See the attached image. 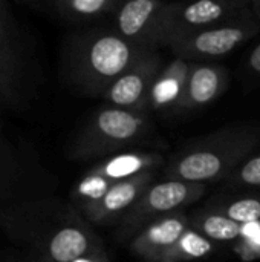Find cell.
<instances>
[{
	"mask_svg": "<svg viewBox=\"0 0 260 262\" xmlns=\"http://www.w3.org/2000/svg\"><path fill=\"white\" fill-rule=\"evenodd\" d=\"M0 230L14 244L52 262H78L106 252L84 216L57 196L0 206Z\"/></svg>",
	"mask_w": 260,
	"mask_h": 262,
	"instance_id": "6da1fadb",
	"label": "cell"
},
{
	"mask_svg": "<svg viewBox=\"0 0 260 262\" xmlns=\"http://www.w3.org/2000/svg\"><path fill=\"white\" fill-rule=\"evenodd\" d=\"M149 49L139 48L113 28L92 26L70 32L61 49V77L72 89L103 97Z\"/></svg>",
	"mask_w": 260,
	"mask_h": 262,
	"instance_id": "7a4b0ae2",
	"label": "cell"
},
{
	"mask_svg": "<svg viewBox=\"0 0 260 262\" xmlns=\"http://www.w3.org/2000/svg\"><path fill=\"white\" fill-rule=\"evenodd\" d=\"M259 146V123L219 129L184 146L164 167L162 180L204 186L227 180Z\"/></svg>",
	"mask_w": 260,
	"mask_h": 262,
	"instance_id": "3957f363",
	"label": "cell"
},
{
	"mask_svg": "<svg viewBox=\"0 0 260 262\" xmlns=\"http://www.w3.org/2000/svg\"><path fill=\"white\" fill-rule=\"evenodd\" d=\"M40 84L32 37L0 0V112L28 107Z\"/></svg>",
	"mask_w": 260,
	"mask_h": 262,
	"instance_id": "277c9868",
	"label": "cell"
},
{
	"mask_svg": "<svg viewBox=\"0 0 260 262\" xmlns=\"http://www.w3.org/2000/svg\"><path fill=\"white\" fill-rule=\"evenodd\" d=\"M149 111H130L116 106L98 109L77 132L67 146V157L75 161L106 160L123 154L147 137Z\"/></svg>",
	"mask_w": 260,
	"mask_h": 262,
	"instance_id": "5b68a950",
	"label": "cell"
},
{
	"mask_svg": "<svg viewBox=\"0 0 260 262\" xmlns=\"http://www.w3.org/2000/svg\"><path fill=\"white\" fill-rule=\"evenodd\" d=\"M57 186V178L32 147L12 141L0 130V206L54 196Z\"/></svg>",
	"mask_w": 260,
	"mask_h": 262,
	"instance_id": "8992f818",
	"label": "cell"
},
{
	"mask_svg": "<svg viewBox=\"0 0 260 262\" xmlns=\"http://www.w3.org/2000/svg\"><path fill=\"white\" fill-rule=\"evenodd\" d=\"M207 186L184 183L176 180H162L150 184L136 204L124 215L116 226V241H132L143 229L172 213L182 212L205 193Z\"/></svg>",
	"mask_w": 260,
	"mask_h": 262,
	"instance_id": "52a82bcc",
	"label": "cell"
},
{
	"mask_svg": "<svg viewBox=\"0 0 260 262\" xmlns=\"http://www.w3.org/2000/svg\"><path fill=\"white\" fill-rule=\"evenodd\" d=\"M260 32V21L248 8L239 17L175 40L169 49L185 61H211L224 57Z\"/></svg>",
	"mask_w": 260,
	"mask_h": 262,
	"instance_id": "ba28073f",
	"label": "cell"
},
{
	"mask_svg": "<svg viewBox=\"0 0 260 262\" xmlns=\"http://www.w3.org/2000/svg\"><path fill=\"white\" fill-rule=\"evenodd\" d=\"M251 0H198L195 3H167L161 48L175 40L239 17Z\"/></svg>",
	"mask_w": 260,
	"mask_h": 262,
	"instance_id": "9c48e42d",
	"label": "cell"
},
{
	"mask_svg": "<svg viewBox=\"0 0 260 262\" xmlns=\"http://www.w3.org/2000/svg\"><path fill=\"white\" fill-rule=\"evenodd\" d=\"M167 3L161 0L123 2L113 15V29L139 48L158 51Z\"/></svg>",
	"mask_w": 260,
	"mask_h": 262,
	"instance_id": "30bf717a",
	"label": "cell"
},
{
	"mask_svg": "<svg viewBox=\"0 0 260 262\" xmlns=\"http://www.w3.org/2000/svg\"><path fill=\"white\" fill-rule=\"evenodd\" d=\"M164 64L158 51H149L106 91L103 98L121 109L150 111V92Z\"/></svg>",
	"mask_w": 260,
	"mask_h": 262,
	"instance_id": "8fae6325",
	"label": "cell"
},
{
	"mask_svg": "<svg viewBox=\"0 0 260 262\" xmlns=\"http://www.w3.org/2000/svg\"><path fill=\"white\" fill-rule=\"evenodd\" d=\"M155 183V172L135 177L127 181L116 183L109 192L92 206L86 207L80 213L92 226H112L120 224L124 215L136 204L146 189Z\"/></svg>",
	"mask_w": 260,
	"mask_h": 262,
	"instance_id": "7c38bea8",
	"label": "cell"
},
{
	"mask_svg": "<svg viewBox=\"0 0 260 262\" xmlns=\"http://www.w3.org/2000/svg\"><path fill=\"white\" fill-rule=\"evenodd\" d=\"M188 227L190 218L184 212L172 213L143 229L129 243V249L143 261L162 262Z\"/></svg>",
	"mask_w": 260,
	"mask_h": 262,
	"instance_id": "4fadbf2b",
	"label": "cell"
},
{
	"mask_svg": "<svg viewBox=\"0 0 260 262\" xmlns=\"http://www.w3.org/2000/svg\"><path fill=\"white\" fill-rule=\"evenodd\" d=\"M228 86V71L216 63L195 61L175 111H195L216 101Z\"/></svg>",
	"mask_w": 260,
	"mask_h": 262,
	"instance_id": "5bb4252c",
	"label": "cell"
},
{
	"mask_svg": "<svg viewBox=\"0 0 260 262\" xmlns=\"http://www.w3.org/2000/svg\"><path fill=\"white\" fill-rule=\"evenodd\" d=\"M121 3L120 0H40L28 5L83 29L98 26L104 18L113 17Z\"/></svg>",
	"mask_w": 260,
	"mask_h": 262,
	"instance_id": "9a60e30c",
	"label": "cell"
},
{
	"mask_svg": "<svg viewBox=\"0 0 260 262\" xmlns=\"http://www.w3.org/2000/svg\"><path fill=\"white\" fill-rule=\"evenodd\" d=\"M162 164L164 157L158 152H123L97 163L89 172L116 184L144 173L156 172Z\"/></svg>",
	"mask_w": 260,
	"mask_h": 262,
	"instance_id": "2e32d148",
	"label": "cell"
},
{
	"mask_svg": "<svg viewBox=\"0 0 260 262\" xmlns=\"http://www.w3.org/2000/svg\"><path fill=\"white\" fill-rule=\"evenodd\" d=\"M190 64V61L178 57L164 64L150 92V111H175L182 97Z\"/></svg>",
	"mask_w": 260,
	"mask_h": 262,
	"instance_id": "e0dca14e",
	"label": "cell"
},
{
	"mask_svg": "<svg viewBox=\"0 0 260 262\" xmlns=\"http://www.w3.org/2000/svg\"><path fill=\"white\" fill-rule=\"evenodd\" d=\"M190 227L207 239L216 243H238L244 236V226L234 223L225 215L204 209L190 218Z\"/></svg>",
	"mask_w": 260,
	"mask_h": 262,
	"instance_id": "ac0fdd59",
	"label": "cell"
},
{
	"mask_svg": "<svg viewBox=\"0 0 260 262\" xmlns=\"http://www.w3.org/2000/svg\"><path fill=\"white\" fill-rule=\"evenodd\" d=\"M215 243L202 236L195 229L188 227L179 241L170 249L162 262H187L195 259H202L213 253Z\"/></svg>",
	"mask_w": 260,
	"mask_h": 262,
	"instance_id": "d6986e66",
	"label": "cell"
},
{
	"mask_svg": "<svg viewBox=\"0 0 260 262\" xmlns=\"http://www.w3.org/2000/svg\"><path fill=\"white\" fill-rule=\"evenodd\" d=\"M112 186H115V184H112L106 178H103L97 173L87 172L70 190L69 203L78 212H81L86 207L97 203L100 198H103Z\"/></svg>",
	"mask_w": 260,
	"mask_h": 262,
	"instance_id": "ffe728a7",
	"label": "cell"
},
{
	"mask_svg": "<svg viewBox=\"0 0 260 262\" xmlns=\"http://www.w3.org/2000/svg\"><path fill=\"white\" fill-rule=\"evenodd\" d=\"M213 210L225 215L241 226H250L260 223V196L244 195L241 198H233L225 203L216 204Z\"/></svg>",
	"mask_w": 260,
	"mask_h": 262,
	"instance_id": "44dd1931",
	"label": "cell"
},
{
	"mask_svg": "<svg viewBox=\"0 0 260 262\" xmlns=\"http://www.w3.org/2000/svg\"><path fill=\"white\" fill-rule=\"evenodd\" d=\"M225 181L231 187H260V150L242 163Z\"/></svg>",
	"mask_w": 260,
	"mask_h": 262,
	"instance_id": "7402d4cb",
	"label": "cell"
},
{
	"mask_svg": "<svg viewBox=\"0 0 260 262\" xmlns=\"http://www.w3.org/2000/svg\"><path fill=\"white\" fill-rule=\"evenodd\" d=\"M236 250L245 259L260 258V223H257V232H253L251 226L244 227V236L238 241Z\"/></svg>",
	"mask_w": 260,
	"mask_h": 262,
	"instance_id": "603a6c76",
	"label": "cell"
},
{
	"mask_svg": "<svg viewBox=\"0 0 260 262\" xmlns=\"http://www.w3.org/2000/svg\"><path fill=\"white\" fill-rule=\"evenodd\" d=\"M247 64L254 74L260 75V43L257 46H254L253 51L250 52V55L247 58Z\"/></svg>",
	"mask_w": 260,
	"mask_h": 262,
	"instance_id": "cb8c5ba5",
	"label": "cell"
},
{
	"mask_svg": "<svg viewBox=\"0 0 260 262\" xmlns=\"http://www.w3.org/2000/svg\"><path fill=\"white\" fill-rule=\"evenodd\" d=\"M18 262H52L51 259H48L43 255H38L35 252H28L26 255H23L20 259H17Z\"/></svg>",
	"mask_w": 260,
	"mask_h": 262,
	"instance_id": "d4e9b609",
	"label": "cell"
},
{
	"mask_svg": "<svg viewBox=\"0 0 260 262\" xmlns=\"http://www.w3.org/2000/svg\"><path fill=\"white\" fill-rule=\"evenodd\" d=\"M250 9L254 14V17L260 21V0H251L250 2Z\"/></svg>",
	"mask_w": 260,
	"mask_h": 262,
	"instance_id": "484cf974",
	"label": "cell"
},
{
	"mask_svg": "<svg viewBox=\"0 0 260 262\" xmlns=\"http://www.w3.org/2000/svg\"><path fill=\"white\" fill-rule=\"evenodd\" d=\"M3 129V120H2V117H0V130Z\"/></svg>",
	"mask_w": 260,
	"mask_h": 262,
	"instance_id": "4316f807",
	"label": "cell"
},
{
	"mask_svg": "<svg viewBox=\"0 0 260 262\" xmlns=\"http://www.w3.org/2000/svg\"><path fill=\"white\" fill-rule=\"evenodd\" d=\"M9 262H18L17 259H12V261H9Z\"/></svg>",
	"mask_w": 260,
	"mask_h": 262,
	"instance_id": "83f0119b",
	"label": "cell"
}]
</instances>
